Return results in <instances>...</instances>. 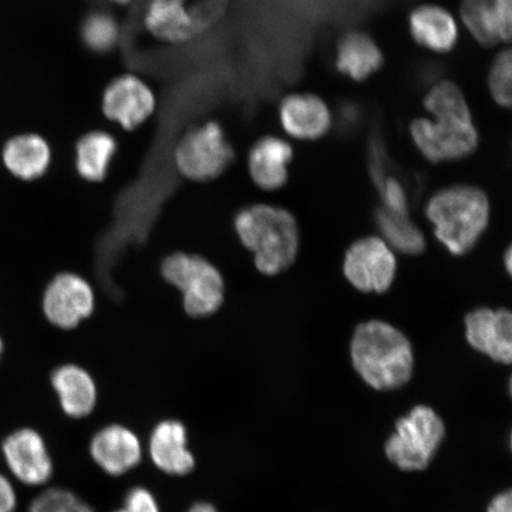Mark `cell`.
<instances>
[{
  "instance_id": "6da1fadb",
  "label": "cell",
  "mask_w": 512,
  "mask_h": 512,
  "mask_svg": "<svg viewBox=\"0 0 512 512\" xmlns=\"http://www.w3.org/2000/svg\"><path fill=\"white\" fill-rule=\"evenodd\" d=\"M352 367L377 392L405 387L414 374V350L396 326L380 319L358 324L350 341Z\"/></svg>"
},
{
  "instance_id": "7a4b0ae2",
  "label": "cell",
  "mask_w": 512,
  "mask_h": 512,
  "mask_svg": "<svg viewBox=\"0 0 512 512\" xmlns=\"http://www.w3.org/2000/svg\"><path fill=\"white\" fill-rule=\"evenodd\" d=\"M234 228L261 274L275 277L296 262L300 230L290 210L266 203L252 204L238 211Z\"/></svg>"
},
{
  "instance_id": "3957f363",
  "label": "cell",
  "mask_w": 512,
  "mask_h": 512,
  "mask_svg": "<svg viewBox=\"0 0 512 512\" xmlns=\"http://www.w3.org/2000/svg\"><path fill=\"white\" fill-rule=\"evenodd\" d=\"M425 214L435 238L454 256L469 254L489 226L491 206L483 189L451 185L428 200Z\"/></svg>"
},
{
  "instance_id": "277c9868",
  "label": "cell",
  "mask_w": 512,
  "mask_h": 512,
  "mask_svg": "<svg viewBox=\"0 0 512 512\" xmlns=\"http://www.w3.org/2000/svg\"><path fill=\"white\" fill-rule=\"evenodd\" d=\"M160 273L166 284L181 293L183 311L190 318H208L221 310L226 281L213 262L200 255L177 252L166 256Z\"/></svg>"
},
{
  "instance_id": "5b68a950",
  "label": "cell",
  "mask_w": 512,
  "mask_h": 512,
  "mask_svg": "<svg viewBox=\"0 0 512 512\" xmlns=\"http://www.w3.org/2000/svg\"><path fill=\"white\" fill-rule=\"evenodd\" d=\"M446 437L441 416L430 406L418 405L401 416L384 445L389 462L403 472H420L430 467Z\"/></svg>"
},
{
  "instance_id": "8992f818",
  "label": "cell",
  "mask_w": 512,
  "mask_h": 512,
  "mask_svg": "<svg viewBox=\"0 0 512 512\" xmlns=\"http://www.w3.org/2000/svg\"><path fill=\"white\" fill-rule=\"evenodd\" d=\"M227 6L228 0H149L144 23L160 41L188 42L219 23Z\"/></svg>"
},
{
  "instance_id": "52a82bcc",
  "label": "cell",
  "mask_w": 512,
  "mask_h": 512,
  "mask_svg": "<svg viewBox=\"0 0 512 512\" xmlns=\"http://www.w3.org/2000/svg\"><path fill=\"white\" fill-rule=\"evenodd\" d=\"M176 169L192 182L215 181L234 160V150L215 121L191 128L184 134L174 153Z\"/></svg>"
},
{
  "instance_id": "ba28073f",
  "label": "cell",
  "mask_w": 512,
  "mask_h": 512,
  "mask_svg": "<svg viewBox=\"0 0 512 512\" xmlns=\"http://www.w3.org/2000/svg\"><path fill=\"white\" fill-rule=\"evenodd\" d=\"M8 475L15 483L44 489L55 476L53 454L44 435L34 427L15 428L0 444Z\"/></svg>"
},
{
  "instance_id": "9c48e42d",
  "label": "cell",
  "mask_w": 512,
  "mask_h": 512,
  "mask_svg": "<svg viewBox=\"0 0 512 512\" xmlns=\"http://www.w3.org/2000/svg\"><path fill=\"white\" fill-rule=\"evenodd\" d=\"M409 131L421 155L433 164L469 157L479 144L472 118H420L413 121Z\"/></svg>"
},
{
  "instance_id": "30bf717a",
  "label": "cell",
  "mask_w": 512,
  "mask_h": 512,
  "mask_svg": "<svg viewBox=\"0 0 512 512\" xmlns=\"http://www.w3.org/2000/svg\"><path fill=\"white\" fill-rule=\"evenodd\" d=\"M396 273L394 249L379 236L355 241L344 255V277L358 292L386 293L394 284Z\"/></svg>"
},
{
  "instance_id": "8fae6325",
  "label": "cell",
  "mask_w": 512,
  "mask_h": 512,
  "mask_svg": "<svg viewBox=\"0 0 512 512\" xmlns=\"http://www.w3.org/2000/svg\"><path fill=\"white\" fill-rule=\"evenodd\" d=\"M87 451L92 463L115 479L136 471L145 458L144 441L123 422H110L98 428L89 438Z\"/></svg>"
},
{
  "instance_id": "7c38bea8",
  "label": "cell",
  "mask_w": 512,
  "mask_h": 512,
  "mask_svg": "<svg viewBox=\"0 0 512 512\" xmlns=\"http://www.w3.org/2000/svg\"><path fill=\"white\" fill-rule=\"evenodd\" d=\"M95 291L89 281L73 272H62L43 293L42 310L48 323L62 331L78 329L94 315Z\"/></svg>"
},
{
  "instance_id": "4fadbf2b",
  "label": "cell",
  "mask_w": 512,
  "mask_h": 512,
  "mask_svg": "<svg viewBox=\"0 0 512 512\" xmlns=\"http://www.w3.org/2000/svg\"><path fill=\"white\" fill-rule=\"evenodd\" d=\"M189 437V428L181 419H160L147 435L145 457L162 475L187 478L197 469V458L191 450Z\"/></svg>"
},
{
  "instance_id": "5bb4252c",
  "label": "cell",
  "mask_w": 512,
  "mask_h": 512,
  "mask_svg": "<svg viewBox=\"0 0 512 512\" xmlns=\"http://www.w3.org/2000/svg\"><path fill=\"white\" fill-rule=\"evenodd\" d=\"M465 337L473 350L503 366L512 362V313L510 310L478 307L467 313Z\"/></svg>"
},
{
  "instance_id": "9a60e30c",
  "label": "cell",
  "mask_w": 512,
  "mask_h": 512,
  "mask_svg": "<svg viewBox=\"0 0 512 512\" xmlns=\"http://www.w3.org/2000/svg\"><path fill=\"white\" fill-rule=\"evenodd\" d=\"M156 99L149 86L134 75L114 79L102 96V111L126 131L136 130L151 117Z\"/></svg>"
},
{
  "instance_id": "2e32d148",
  "label": "cell",
  "mask_w": 512,
  "mask_h": 512,
  "mask_svg": "<svg viewBox=\"0 0 512 512\" xmlns=\"http://www.w3.org/2000/svg\"><path fill=\"white\" fill-rule=\"evenodd\" d=\"M50 386L61 412L70 420L91 418L99 406L98 382L91 371L78 363H63L51 371Z\"/></svg>"
},
{
  "instance_id": "e0dca14e",
  "label": "cell",
  "mask_w": 512,
  "mask_h": 512,
  "mask_svg": "<svg viewBox=\"0 0 512 512\" xmlns=\"http://www.w3.org/2000/svg\"><path fill=\"white\" fill-rule=\"evenodd\" d=\"M279 117L284 131L298 140H317L330 131L331 112L315 94L288 95L280 104Z\"/></svg>"
},
{
  "instance_id": "ac0fdd59",
  "label": "cell",
  "mask_w": 512,
  "mask_h": 512,
  "mask_svg": "<svg viewBox=\"0 0 512 512\" xmlns=\"http://www.w3.org/2000/svg\"><path fill=\"white\" fill-rule=\"evenodd\" d=\"M463 21L483 47L509 42L512 29V0H463Z\"/></svg>"
},
{
  "instance_id": "d6986e66",
  "label": "cell",
  "mask_w": 512,
  "mask_h": 512,
  "mask_svg": "<svg viewBox=\"0 0 512 512\" xmlns=\"http://www.w3.org/2000/svg\"><path fill=\"white\" fill-rule=\"evenodd\" d=\"M293 149L284 139L266 136L256 142L248 155V172L261 190L277 191L288 181Z\"/></svg>"
},
{
  "instance_id": "ffe728a7",
  "label": "cell",
  "mask_w": 512,
  "mask_h": 512,
  "mask_svg": "<svg viewBox=\"0 0 512 512\" xmlns=\"http://www.w3.org/2000/svg\"><path fill=\"white\" fill-rule=\"evenodd\" d=\"M409 31L419 46L447 53L456 46L458 27L453 16L438 5H422L409 16Z\"/></svg>"
},
{
  "instance_id": "44dd1931",
  "label": "cell",
  "mask_w": 512,
  "mask_h": 512,
  "mask_svg": "<svg viewBox=\"0 0 512 512\" xmlns=\"http://www.w3.org/2000/svg\"><path fill=\"white\" fill-rule=\"evenodd\" d=\"M3 160L6 169L15 177L27 182L36 181L49 170L50 146L38 134H19L4 146Z\"/></svg>"
},
{
  "instance_id": "7402d4cb",
  "label": "cell",
  "mask_w": 512,
  "mask_h": 512,
  "mask_svg": "<svg viewBox=\"0 0 512 512\" xmlns=\"http://www.w3.org/2000/svg\"><path fill=\"white\" fill-rule=\"evenodd\" d=\"M383 54L366 32L349 31L337 44L336 67L349 79L361 82L380 70Z\"/></svg>"
},
{
  "instance_id": "603a6c76",
  "label": "cell",
  "mask_w": 512,
  "mask_h": 512,
  "mask_svg": "<svg viewBox=\"0 0 512 512\" xmlns=\"http://www.w3.org/2000/svg\"><path fill=\"white\" fill-rule=\"evenodd\" d=\"M117 151L118 143L112 134L105 131L83 134L75 145L76 172L83 181L104 182Z\"/></svg>"
},
{
  "instance_id": "cb8c5ba5",
  "label": "cell",
  "mask_w": 512,
  "mask_h": 512,
  "mask_svg": "<svg viewBox=\"0 0 512 512\" xmlns=\"http://www.w3.org/2000/svg\"><path fill=\"white\" fill-rule=\"evenodd\" d=\"M375 219L383 240L396 251L406 255H419L425 251V235L409 215L396 214L380 207Z\"/></svg>"
},
{
  "instance_id": "d4e9b609",
  "label": "cell",
  "mask_w": 512,
  "mask_h": 512,
  "mask_svg": "<svg viewBox=\"0 0 512 512\" xmlns=\"http://www.w3.org/2000/svg\"><path fill=\"white\" fill-rule=\"evenodd\" d=\"M120 29L111 14L105 11L91 12L81 25V38L85 46L96 54H106L119 41Z\"/></svg>"
},
{
  "instance_id": "484cf974",
  "label": "cell",
  "mask_w": 512,
  "mask_h": 512,
  "mask_svg": "<svg viewBox=\"0 0 512 512\" xmlns=\"http://www.w3.org/2000/svg\"><path fill=\"white\" fill-rule=\"evenodd\" d=\"M27 512H99L78 492L63 486H47L31 499Z\"/></svg>"
},
{
  "instance_id": "4316f807",
  "label": "cell",
  "mask_w": 512,
  "mask_h": 512,
  "mask_svg": "<svg viewBox=\"0 0 512 512\" xmlns=\"http://www.w3.org/2000/svg\"><path fill=\"white\" fill-rule=\"evenodd\" d=\"M425 108L433 117L472 118L465 95L450 81L440 82L428 92Z\"/></svg>"
},
{
  "instance_id": "83f0119b",
  "label": "cell",
  "mask_w": 512,
  "mask_h": 512,
  "mask_svg": "<svg viewBox=\"0 0 512 512\" xmlns=\"http://www.w3.org/2000/svg\"><path fill=\"white\" fill-rule=\"evenodd\" d=\"M511 50L502 51L492 64L489 75V87L492 98L499 106L510 108L511 106Z\"/></svg>"
},
{
  "instance_id": "f1b7e54d",
  "label": "cell",
  "mask_w": 512,
  "mask_h": 512,
  "mask_svg": "<svg viewBox=\"0 0 512 512\" xmlns=\"http://www.w3.org/2000/svg\"><path fill=\"white\" fill-rule=\"evenodd\" d=\"M375 182L380 190L382 208L396 214L409 215L407 192L398 178L386 174Z\"/></svg>"
},
{
  "instance_id": "f546056e",
  "label": "cell",
  "mask_w": 512,
  "mask_h": 512,
  "mask_svg": "<svg viewBox=\"0 0 512 512\" xmlns=\"http://www.w3.org/2000/svg\"><path fill=\"white\" fill-rule=\"evenodd\" d=\"M111 512H163V510L155 492L145 485H134L125 492L120 507Z\"/></svg>"
},
{
  "instance_id": "4dcf8cb0",
  "label": "cell",
  "mask_w": 512,
  "mask_h": 512,
  "mask_svg": "<svg viewBox=\"0 0 512 512\" xmlns=\"http://www.w3.org/2000/svg\"><path fill=\"white\" fill-rule=\"evenodd\" d=\"M19 504L18 492L14 480L0 471V512H17Z\"/></svg>"
},
{
  "instance_id": "1f68e13d",
  "label": "cell",
  "mask_w": 512,
  "mask_h": 512,
  "mask_svg": "<svg viewBox=\"0 0 512 512\" xmlns=\"http://www.w3.org/2000/svg\"><path fill=\"white\" fill-rule=\"evenodd\" d=\"M486 512H512L511 490L503 491L492 499Z\"/></svg>"
},
{
  "instance_id": "d6a6232c",
  "label": "cell",
  "mask_w": 512,
  "mask_h": 512,
  "mask_svg": "<svg viewBox=\"0 0 512 512\" xmlns=\"http://www.w3.org/2000/svg\"><path fill=\"white\" fill-rule=\"evenodd\" d=\"M184 512H221L216 504L207 501V499H198V501L192 502L187 510Z\"/></svg>"
},
{
  "instance_id": "836d02e7",
  "label": "cell",
  "mask_w": 512,
  "mask_h": 512,
  "mask_svg": "<svg viewBox=\"0 0 512 512\" xmlns=\"http://www.w3.org/2000/svg\"><path fill=\"white\" fill-rule=\"evenodd\" d=\"M504 267L507 270L508 274L512 272V251L511 247L507 249V252L504 254Z\"/></svg>"
},
{
  "instance_id": "e575fe53",
  "label": "cell",
  "mask_w": 512,
  "mask_h": 512,
  "mask_svg": "<svg viewBox=\"0 0 512 512\" xmlns=\"http://www.w3.org/2000/svg\"><path fill=\"white\" fill-rule=\"evenodd\" d=\"M110 2L115 3V4L124 5V4L130 3L131 0H110Z\"/></svg>"
},
{
  "instance_id": "d590c367",
  "label": "cell",
  "mask_w": 512,
  "mask_h": 512,
  "mask_svg": "<svg viewBox=\"0 0 512 512\" xmlns=\"http://www.w3.org/2000/svg\"><path fill=\"white\" fill-rule=\"evenodd\" d=\"M3 351H4V344H3L2 339H0V360H2Z\"/></svg>"
}]
</instances>
